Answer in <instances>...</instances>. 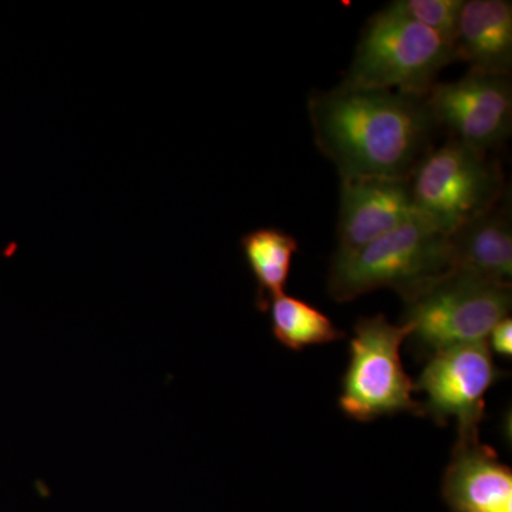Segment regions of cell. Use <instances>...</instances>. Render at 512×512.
<instances>
[{
  "label": "cell",
  "mask_w": 512,
  "mask_h": 512,
  "mask_svg": "<svg viewBox=\"0 0 512 512\" xmlns=\"http://www.w3.org/2000/svg\"><path fill=\"white\" fill-rule=\"evenodd\" d=\"M313 138L342 178L406 180L437 131L424 96L336 86L308 100Z\"/></svg>",
  "instance_id": "6da1fadb"
},
{
  "label": "cell",
  "mask_w": 512,
  "mask_h": 512,
  "mask_svg": "<svg viewBox=\"0 0 512 512\" xmlns=\"http://www.w3.org/2000/svg\"><path fill=\"white\" fill-rule=\"evenodd\" d=\"M453 271L450 237L416 214L355 254L333 256L328 291L345 303L389 288L406 302Z\"/></svg>",
  "instance_id": "7a4b0ae2"
},
{
  "label": "cell",
  "mask_w": 512,
  "mask_h": 512,
  "mask_svg": "<svg viewBox=\"0 0 512 512\" xmlns=\"http://www.w3.org/2000/svg\"><path fill=\"white\" fill-rule=\"evenodd\" d=\"M451 63L453 46L443 37L384 8L367 20L340 86L426 96Z\"/></svg>",
  "instance_id": "3957f363"
},
{
  "label": "cell",
  "mask_w": 512,
  "mask_h": 512,
  "mask_svg": "<svg viewBox=\"0 0 512 512\" xmlns=\"http://www.w3.org/2000/svg\"><path fill=\"white\" fill-rule=\"evenodd\" d=\"M404 303L402 323L412 328L407 339L414 355L429 359L453 346L485 342L510 315L511 284L453 271Z\"/></svg>",
  "instance_id": "277c9868"
},
{
  "label": "cell",
  "mask_w": 512,
  "mask_h": 512,
  "mask_svg": "<svg viewBox=\"0 0 512 512\" xmlns=\"http://www.w3.org/2000/svg\"><path fill=\"white\" fill-rule=\"evenodd\" d=\"M414 211L450 235L507 197L503 170L488 151L447 138L409 177Z\"/></svg>",
  "instance_id": "5b68a950"
},
{
  "label": "cell",
  "mask_w": 512,
  "mask_h": 512,
  "mask_svg": "<svg viewBox=\"0 0 512 512\" xmlns=\"http://www.w3.org/2000/svg\"><path fill=\"white\" fill-rule=\"evenodd\" d=\"M353 330L340 410L360 423L400 413L421 417V402L413 399L414 382L400 356L404 340L412 333L410 325H393L379 313L360 318Z\"/></svg>",
  "instance_id": "8992f818"
},
{
  "label": "cell",
  "mask_w": 512,
  "mask_h": 512,
  "mask_svg": "<svg viewBox=\"0 0 512 512\" xmlns=\"http://www.w3.org/2000/svg\"><path fill=\"white\" fill-rule=\"evenodd\" d=\"M503 377L505 372L495 366L487 340L440 350L429 357L414 383V392L426 393L421 417L441 427L456 419L457 434L480 433L485 394Z\"/></svg>",
  "instance_id": "52a82bcc"
},
{
  "label": "cell",
  "mask_w": 512,
  "mask_h": 512,
  "mask_svg": "<svg viewBox=\"0 0 512 512\" xmlns=\"http://www.w3.org/2000/svg\"><path fill=\"white\" fill-rule=\"evenodd\" d=\"M437 130L481 151L495 150L511 136L510 76L468 70L451 83H436L424 96Z\"/></svg>",
  "instance_id": "ba28073f"
},
{
  "label": "cell",
  "mask_w": 512,
  "mask_h": 512,
  "mask_svg": "<svg viewBox=\"0 0 512 512\" xmlns=\"http://www.w3.org/2000/svg\"><path fill=\"white\" fill-rule=\"evenodd\" d=\"M416 215L409 178H342L338 249L333 256L355 254Z\"/></svg>",
  "instance_id": "9c48e42d"
},
{
  "label": "cell",
  "mask_w": 512,
  "mask_h": 512,
  "mask_svg": "<svg viewBox=\"0 0 512 512\" xmlns=\"http://www.w3.org/2000/svg\"><path fill=\"white\" fill-rule=\"evenodd\" d=\"M441 494L450 512H512V470L480 433L457 434Z\"/></svg>",
  "instance_id": "30bf717a"
},
{
  "label": "cell",
  "mask_w": 512,
  "mask_h": 512,
  "mask_svg": "<svg viewBox=\"0 0 512 512\" xmlns=\"http://www.w3.org/2000/svg\"><path fill=\"white\" fill-rule=\"evenodd\" d=\"M451 46L454 62L467 63L476 72L510 76V0H463Z\"/></svg>",
  "instance_id": "8fae6325"
},
{
  "label": "cell",
  "mask_w": 512,
  "mask_h": 512,
  "mask_svg": "<svg viewBox=\"0 0 512 512\" xmlns=\"http://www.w3.org/2000/svg\"><path fill=\"white\" fill-rule=\"evenodd\" d=\"M505 200L448 235L454 271L511 284L512 220Z\"/></svg>",
  "instance_id": "7c38bea8"
},
{
  "label": "cell",
  "mask_w": 512,
  "mask_h": 512,
  "mask_svg": "<svg viewBox=\"0 0 512 512\" xmlns=\"http://www.w3.org/2000/svg\"><path fill=\"white\" fill-rule=\"evenodd\" d=\"M242 251L256 284V306L266 312L275 296L285 293L298 241L278 228H258L241 239Z\"/></svg>",
  "instance_id": "4fadbf2b"
},
{
  "label": "cell",
  "mask_w": 512,
  "mask_h": 512,
  "mask_svg": "<svg viewBox=\"0 0 512 512\" xmlns=\"http://www.w3.org/2000/svg\"><path fill=\"white\" fill-rule=\"evenodd\" d=\"M268 311L275 339L295 352L345 338V332L336 328L325 313L295 296H275Z\"/></svg>",
  "instance_id": "5bb4252c"
},
{
  "label": "cell",
  "mask_w": 512,
  "mask_h": 512,
  "mask_svg": "<svg viewBox=\"0 0 512 512\" xmlns=\"http://www.w3.org/2000/svg\"><path fill=\"white\" fill-rule=\"evenodd\" d=\"M461 6L463 0H394L386 8L433 30L453 45Z\"/></svg>",
  "instance_id": "9a60e30c"
},
{
  "label": "cell",
  "mask_w": 512,
  "mask_h": 512,
  "mask_svg": "<svg viewBox=\"0 0 512 512\" xmlns=\"http://www.w3.org/2000/svg\"><path fill=\"white\" fill-rule=\"evenodd\" d=\"M488 348L504 357L512 355V319L510 316L498 322L487 339Z\"/></svg>",
  "instance_id": "2e32d148"
}]
</instances>
